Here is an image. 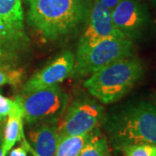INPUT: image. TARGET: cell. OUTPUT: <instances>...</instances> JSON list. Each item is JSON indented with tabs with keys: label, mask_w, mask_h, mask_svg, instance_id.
I'll return each instance as SVG.
<instances>
[{
	"label": "cell",
	"mask_w": 156,
	"mask_h": 156,
	"mask_svg": "<svg viewBox=\"0 0 156 156\" xmlns=\"http://www.w3.org/2000/svg\"><path fill=\"white\" fill-rule=\"evenodd\" d=\"M29 24L46 41L76 33L86 25L92 0H26Z\"/></svg>",
	"instance_id": "obj_1"
},
{
	"label": "cell",
	"mask_w": 156,
	"mask_h": 156,
	"mask_svg": "<svg viewBox=\"0 0 156 156\" xmlns=\"http://www.w3.org/2000/svg\"><path fill=\"white\" fill-rule=\"evenodd\" d=\"M104 125L109 142L116 150L134 144L156 145V107L151 102L126 107L108 117Z\"/></svg>",
	"instance_id": "obj_2"
},
{
	"label": "cell",
	"mask_w": 156,
	"mask_h": 156,
	"mask_svg": "<svg viewBox=\"0 0 156 156\" xmlns=\"http://www.w3.org/2000/svg\"><path fill=\"white\" fill-rule=\"evenodd\" d=\"M143 72L141 62L128 56L93 73L84 82V87L101 102L110 104L127 95Z\"/></svg>",
	"instance_id": "obj_3"
},
{
	"label": "cell",
	"mask_w": 156,
	"mask_h": 156,
	"mask_svg": "<svg viewBox=\"0 0 156 156\" xmlns=\"http://www.w3.org/2000/svg\"><path fill=\"white\" fill-rule=\"evenodd\" d=\"M23 119L28 124L56 123L65 112L67 95L58 85L20 96Z\"/></svg>",
	"instance_id": "obj_4"
},
{
	"label": "cell",
	"mask_w": 156,
	"mask_h": 156,
	"mask_svg": "<svg viewBox=\"0 0 156 156\" xmlns=\"http://www.w3.org/2000/svg\"><path fill=\"white\" fill-rule=\"evenodd\" d=\"M133 49V40L128 38L105 39L75 58V64L69 77L76 79L92 75L114 62L131 56Z\"/></svg>",
	"instance_id": "obj_5"
},
{
	"label": "cell",
	"mask_w": 156,
	"mask_h": 156,
	"mask_svg": "<svg viewBox=\"0 0 156 156\" xmlns=\"http://www.w3.org/2000/svg\"><path fill=\"white\" fill-rule=\"evenodd\" d=\"M103 116V108L92 100H77L68 108L56 125L59 140L88 134L98 127Z\"/></svg>",
	"instance_id": "obj_6"
},
{
	"label": "cell",
	"mask_w": 156,
	"mask_h": 156,
	"mask_svg": "<svg viewBox=\"0 0 156 156\" xmlns=\"http://www.w3.org/2000/svg\"><path fill=\"white\" fill-rule=\"evenodd\" d=\"M30 41L24 24L0 21V70L9 72L16 69L30 52Z\"/></svg>",
	"instance_id": "obj_7"
},
{
	"label": "cell",
	"mask_w": 156,
	"mask_h": 156,
	"mask_svg": "<svg viewBox=\"0 0 156 156\" xmlns=\"http://www.w3.org/2000/svg\"><path fill=\"white\" fill-rule=\"evenodd\" d=\"M108 38H127L113 23L111 11L94 0L86 28L79 39L76 56Z\"/></svg>",
	"instance_id": "obj_8"
},
{
	"label": "cell",
	"mask_w": 156,
	"mask_h": 156,
	"mask_svg": "<svg viewBox=\"0 0 156 156\" xmlns=\"http://www.w3.org/2000/svg\"><path fill=\"white\" fill-rule=\"evenodd\" d=\"M113 23L127 38L138 37L147 24V12L137 0H121L111 11Z\"/></svg>",
	"instance_id": "obj_9"
},
{
	"label": "cell",
	"mask_w": 156,
	"mask_h": 156,
	"mask_svg": "<svg viewBox=\"0 0 156 156\" xmlns=\"http://www.w3.org/2000/svg\"><path fill=\"white\" fill-rule=\"evenodd\" d=\"M75 64V56L71 51H66L56 57L38 72L29 79L23 87L25 94L58 85L64 79L69 77Z\"/></svg>",
	"instance_id": "obj_10"
},
{
	"label": "cell",
	"mask_w": 156,
	"mask_h": 156,
	"mask_svg": "<svg viewBox=\"0 0 156 156\" xmlns=\"http://www.w3.org/2000/svg\"><path fill=\"white\" fill-rule=\"evenodd\" d=\"M58 143L56 123H39L29 133L28 151L33 156H55Z\"/></svg>",
	"instance_id": "obj_11"
},
{
	"label": "cell",
	"mask_w": 156,
	"mask_h": 156,
	"mask_svg": "<svg viewBox=\"0 0 156 156\" xmlns=\"http://www.w3.org/2000/svg\"><path fill=\"white\" fill-rule=\"evenodd\" d=\"M5 131H4V143H3V154H7L12 147L17 141L25 139L23 134V108L20 96L13 99V105L9 114Z\"/></svg>",
	"instance_id": "obj_12"
},
{
	"label": "cell",
	"mask_w": 156,
	"mask_h": 156,
	"mask_svg": "<svg viewBox=\"0 0 156 156\" xmlns=\"http://www.w3.org/2000/svg\"><path fill=\"white\" fill-rule=\"evenodd\" d=\"M78 156H110L108 139L100 129L96 128L92 131L90 138Z\"/></svg>",
	"instance_id": "obj_13"
},
{
	"label": "cell",
	"mask_w": 156,
	"mask_h": 156,
	"mask_svg": "<svg viewBox=\"0 0 156 156\" xmlns=\"http://www.w3.org/2000/svg\"><path fill=\"white\" fill-rule=\"evenodd\" d=\"M22 0H0V21L23 24Z\"/></svg>",
	"instance_id": "obj_14"
},
{
	"label": "cell",
	"mask_w": 156,
	"mask_h": 156,
	"mask_svg": "<svg viewBox=\"0 0 156 156\" xmlns=\"http://www.w3.org/2000/svg\"><path fill=\"white\" fill-rule=\"evenodd\" d=\"M92 134V131L88 134L70 136L59 140L55 156H78L82 148L87 143Z\"/></svg>",
	"instance_id": "obj_15"
},
{
	"label": "cell",
	"mask_w": 156,
	"mask_h": 156,
	"mask_svg": "<svg viewBox=\"0 0 156 156\" xmlns=\"http://www.w3.org/2000/svg\"><path fill=\"white\" fill-rule=\"evenodd\" d=\"M120 151L126 156H156V145L148 143L128 145Z\"/></svg>",
	"instance_id": "obj_16"
},
{
	"label": "cell",
	"mask_w": 156,
	"mask_h": 156,
	"mask_svg": "<svg viewBox=\"0 0 156 156\" xmlns=\"http://www.w3.org/2000/svg\"><path fill=\"white\" fill-rule=\"evenodd\" d=\"M13 105V100L0 95V116L3 119L9 115Z\"/></svg>",
	"instance_id": "obj_17"
},
{
	"label": "cell",
	"mask_w": 156,
	"mask_h": 156,
	"mask_svg": "<svg viewBox=\"0 0 156 156\" xmlns=\"http://www.w3.org/2000/svg\"><path fill=\"white\" fill-rule=\"evenodd\" d=\"M27 151L28 149L26 148V147L22 144L20 147L12 149L10 153V156H27Z\"/></svg>",
	"instance_id": "obj_18"
},
{
	"label": "cell",
	"mask_w": 156,
	"mask_h": 156,
	"mask_svg": "<svg viewBox=\"0 0 156 156\" xmlns=\"http://www.w3.org/2000/svg\"><path fill=\"white\" fill-rule=\"evenodd\" d=\"M97 1H99L101 5L106 6L107 8H108L110 11H112L120 3L121 0H97Z\"/></svg>",
	"instance_id": "obj_19"
},
{
	"label": "cell",
	"mask_w": 156,
	"mask_h": 156,
	"mask_svg": "<svg viewBox=\"0 0 156 156\" xmlns=\"http://www.w3.org/2000/svg\"><path fill=\"white\" fill-rule=\"evenodd\" d=\"M6 83H10V80H9V77H8V75H7V73L3 72V71L0 70V86Z\"/></svg>",
	"instance_id": "obj_20"
},
{
	"label": "cell",
	"mask_w": 156,
	"mask_h": 156,
	"mask_svg": "<svg viewBox=\"0 0 156 156\" xmlns=\"http://www.w3.org/2000/svg\"><path fill=\"white\" fill-rule=\"evenodd\" d=\"M3 143H4V134L0 129V156L3 154Z\"/></svg>",
	"instance_id": "obj_21"
},
{
	"label": "cell",
	"mask_w": 156,
	"mask_h": 156,
	"mask_svg": "<svg viewBox=\"0 0 156 156\" xmlns=\"http://www.w3.org/2000/svg\"><path fill=\"white\" fill-rule=\"evenodd\" d=\"M2 120H3V118L0 116V129H1V122H2Z\"/></svg>",
	"instance_id": "obj_22"
},
{
	"label": "cell",
	"mask_w": 156,
	"mask_h": 156,
	"mask_svg": "<svg viewBox=\"0 0 156 156\" xmlns=\"http://www.w3.org/2000/svg\"><path fill=\"white\" fill-rule=\"evenodd\" d=\"M2 156H6V154H2Z\"/></svg>",
	"instance_id": "obj_23"
},
{
	"label": "cell",
	"mask_w": 156,
	"mask_h": 156,
	"mask_svg": "<svg viewBox=\"0 0 156 156\" xmlns=\"http://www.w3.org/2000/svg\"><path fill=\"white\" fill-rule=\"evenodd\" d=\"M155 103H156V98H155Z\"/></svg>",
	"instance_id": "obj_24"
},
{
	"label": "cell",
	"mask_w": 156,
	"mask_h": 156,
	"mask_svg": "<svg viewBox=\"0 0 156 156\" xmlns=\"http://www.w3.org/2000/svg\"><path fill=\"white\" fill-rule=\"evenodd\" d=\"M125 156H126V155H125Z\"/></svg>",
	"instance_id": "obj_25"
},
{
	"label": "cell",
	"mask_w": 156,
	"mask_h": 156,
	"mask_svg": "<svg viewBox=\"0 0 156 156\" xmlns=\"http://www.w3.org/2000/svg\"><path fill=\"white\" fill-rule=\"evenodd\" d=\"M155 1H156V0H155Z\"/></svg>",
	"instance_id": "obj_26"
}]
</instances>
